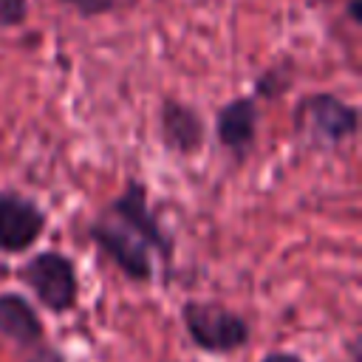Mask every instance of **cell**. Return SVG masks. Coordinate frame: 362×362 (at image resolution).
<instances>
[{
	"instance_id": "6",
	"label": "cell",
	"mask_w": 362,
	"mask_h": 362,
	"mask_svg": "<svg viewBox=\"0 0 362 362\" xmlns=\"http://www.w3.org/2000/svg\"><path fill=\"white\" fill-rule=\"evenodd\" d=\"M48 212L25 192L0 189V255H25L45 232Z\"/></svg>"
},
{
	"instance_id": "13",
	"label": "cell",
	"mask_w": 362,
	"mask_h": 362,
	"mask_svg": "<svg viewBox=\"0 0 362 362\" xmlns=\"http://www.w3.org/2000/svg\"><path fill=\"white\" fill-rule=\"evenodd\" d=\"M62 3H68V6H74L79 14H105V11H110L113 8V3L116 0H62Z\"/></svg>"
},
{
	"instance_id": "1",
	"label": "cell",
	"mask_w": 362,
	"mask_h": 362,
	"mask_svg": "<svg viewBox=\"0 0 362 362\" xmlns=\"http://www.w3.org/2000/svg\"><path fill=\"white\" fill-rule=\"evenodd\" d=\"M181 325L198 351L215 354V356L246 348L252 337V325L240 311L221 303H209V300H184Z\"/></svg>"
},
{
	"instance_id": "12",
	"label": "cell",
	"mask_w": 362,
	"mask_h": 362,
	"mask_svg": "<svg viewBox=\"0 0 362 362\" xmlns=\"http://www.w3.org/2000/svg\"><path fill=\"white\" fill-rule=\"evenodd\" d=\"M23 362H68V359H65V354L57 345H51L48 339H42V342H37V345L28 348V354L23 356Z\"/></svg>"
},
{
	"instance_id": "9",
	"label": "cell",
	"mask_w": 362,
	"mask_h": 362,
	"mask_svg": "<svg viewBox=\"0 0 362 362\" xmlns=\"http://www.w3.org/2000/svg\"><path fill=\"white\" fill-rule=\"evenodd\" d=\"M0 337L17 348H31L45 337V322L31 305V300L20 291H0Z\"/></svg>"
},
{
	"instance_id": "7",
	"label": "cell",
	"mask_w": 362,
	"mask_h": 362,
	"mask_svg": "<svg viewBox=\"0 0 362 362\" xmlns=\"http://www.w3.org/2000/svg\"><path fill=\"white\" fill-rule=\"evenodd\" d=\"M257 122H260L257 99L249 93L235 96L223 102L215 113V139L235 161H243L255 147Z\"/></svg>"
},
{
	"instance_id": "16",
	"label": "cell",
	"mask_w": 362,
	"mask_h": 362,
	"mask_svg": "<svg viewBox=\"0 0 362 362\" xmlns=\"http://www.w3.org/2000/svg\"><path fill=\"white\" fill-rule=\"evenodd\" d=\"M359 8H362V3H359V0H351L348 14H351V20H354V23H359V20H362V11H359Z\"/></svg>"
},
{
	"instance_id": "14",
	"label": "cell",
	"mask_w": 362,
	"mask_h": 362,
	"mask_svg": "<svg viewBox=\"0 0 362 362\" xmlns=\"http://www.w3.org/2000/svg\"><path fill=\"white\" fill-rule=\"evenodd\" d=\"M260 362H303V356L294 351H269Z\"/></svg>"
},
{
	"instance_id": "10",
	"label": "cell",
	"mask_w": 362,
	"mask_h": 362,
	"mask_svg": "<svg viewBox=\"0 0 362 362\" xmlns=\"http://www.w3.org/2000/svg\"><path fill=\"white\" fill-rule=\"evenodd\" d=\"M286 88H288V74L280 71V68L266 71V74L257 79V85H255L257 96H280Z\"/></svg>"
},
{
	"instance_id": "3",
	"label": "cell",
	"mask_w": 362,
	"mask_h": 362,
	"mask_svg": "<svg viewBox=\"0 0 362 362\" xmlns=\"http://www.w3.org/2000/svg\"><path fill=\"white\" fill-rule=\"evenodd\" d=\"M294 130L320 150H334L356 136L359 110L337 93H308L291 113Z\"/></svg>"
},
{
	"instance_id": "8",
	"label": "cell",
	"mask_w": 362,
	"mask_h": 362,
	"mask_svg": "<svg viewBox=\"0 0 362 362\" xmlns=\"http://www.w3.org/2000/svg\"><path fill=\"white\" fill-rule=\"evenodd\" d=\"M158 139L173 156H195L206 141V124L201 113L178 99H164L158 107Z\"/></svg>"
},
{
	"instance_id": "2",
	"label": "cell",
	"mask_w": 362,
	"mask_h": 362,
	"mask_svg": "<svg viewBox=\"0 0 362 362\" xmlns=\"http://www.w3.org/2000/svg\"><path fill=\"white\" fill-rule=\"evenodd\" d=\"M17 280L51 314H68L79 303V272L74 257L57 249L34 252L17 269Z\"/></svg>"
},
{
	"instance_id": "11",
	"label": "cell",
	"mask_w": 362,
	"mask_h": 362,
	"mask_svg": "<svg viewBox=\"0 0 362 362\" xmlns=\"http://www.w3.org/2000/svg\"><path fill=\"white\" fill-rule=\"evenodd\" d=\"M28 0H0V28H14L25 20Z\"/></svg>"
},
{
	"instance_id": "15",
	"label": "cell",
	"mask_w": 362,
	"mask_h": 362,
	"mask_svg": "<svg viewBox=\"0 0 362 362\" xmlns=\"http://www.w3.org/2000/svg\"><path fill=\"white\" fill-rule=\"evenodd\" d=\"M348 362H362V354H359V339L354 337L351 345H348Z\"/></svg>"
},
{
	"instance_id": "4",
	"label": "cell",
	"mask_w": 362,
	"mask_h": 362,
	"mask_svg": "<svg viewBox=\"0 0 362 362\" xmlns=\"http://www.w3.org/2000/svg\"><path fill=\"white\" fill-rule=\"evenodd\" d=\"M85 232L96 243V249L130 283H153L156 280V255L139 232H133L130 226H124L105 209H99L96 218H90Z\"/></svg>"
},
{
	"instance_id": "5",
	"label": "cell",
	"mask_w": 362,
	"mask_h": 362,
	"mask_svg": "<svg viewBox=\"0 0 362 362\" xmlns=\"http://www.w3.org/2000/svg\"><path fill=\"white\" fill-rule=\"evenodd\" d=\"M102 209L107 215H113L116 221H122L124 226H130L133 232H139L147 240V246L153 249V255L164 263V272L173 269L175 238L164 226V221L158 218V212L150 206V192H147V187H144L141 178H130L124 184V189L119 195H113Z\"/></svg>"
}]
</instances>
